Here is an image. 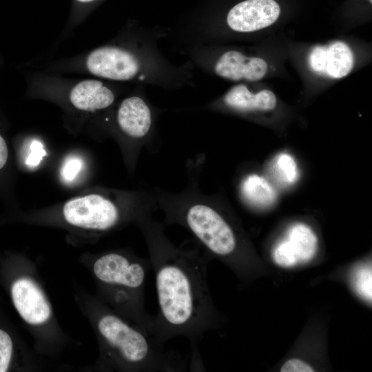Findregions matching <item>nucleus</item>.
<instances>
[{
    "label": "nucleus",
    "instance_id": "f257e3e1",
    "mask_svg": "<svg viewBox=\"0 0 372 372\" xmlns=\"http://www.w3.org/2000/svg\"><path fill=\"white\" fill-rule=\"evenodd\" d=\"M153 210L142 213L136 222L144 236L155 273L158 311L154 316V340L161 346L183 336L190 342L189 369L204 371L199 343L214 327L216 314L206 281V254L199 246L177 247L167 237Z\"/></svg>",
    "mask_w": 372,
    "mask_h": 372
},
{
    "label": "nucleus",
    "instance_id": "f03ea898",
    "mask_svg": "<svg viewBox=\"0 0 372 372\" xmlns=\"http://www.w3.org/2000/svg\"><path fill=\"white\" fill-rule=\"evenodd\" d=\"M100 309L96 325L111 366L145 372L187 371L188 363L182 355L164 350L136 324H129L103 307Z\"/></svg>",
    "mask_w": 372,
    "mask_h": 372
},
{
    "label": "nucleus",
    "instance_id": "7ed1b4c3",
    "mask_svg": "<svg viewBox=\"0 0 372 372\" xmlns=\"http://www.w3.org/2000/svg\"><path fill=\"white\" fill-rule=\"evenodd\" d=\"M151 267L149 259L112 251L97 258L92 270L106 299L153 337L154 316L144 307L145 284Z\"/></svg>",
    "mask_w": 372,
    "mask_h": 372
},
{
    "label": "nucleus",
    "instance_id": "20e7f679",
    "mask_svg": "<svg viewBox=\"0 0 372 372\" xmlns=\"http://www.w3.org/2000/svg\"><path fill=\"white\" fill-rule=\"evenodd\" d=\"M146 209L140 211L123 210L115 201L99 194H90L73 198L63 206V214L70 225L96 231H108L118 225L123 220L138 216Z\"/></svg>",
    "mask_w": 372,
    "mask_h": 372
},
{
    "label": "nucleus",
    "instance_id": "39448f33",
    "mask_svg": "<svg viewBox=\"0 0 372 372\" xmlns=\"http://www.w3.org/2000/svg\"><path fill=\"white\" fill-rule=\"evenodd\" d=\"M318 243L317 236L309 225L293 223L274 246L273 260L285 268L307 263L314 257Z\"/></svg>",
    "mask_w": 372,
    "mask_h": 372
},
{
    "label": "nucleus",
    "instance_id": "423d86ee",
    "mask_svg": "<svg viewBox=\"0 0 372 372\" xmlns=\"http://www.w3.org/2000/svg\"><path fill=\"white\" fill-rule=\"evenodd\" d=\"M92 74L111 80L127 81L139 71V64L130 52L116 47H103L91 52L85 60Z\"/></svg>",
    "mask_w": 372,
    "mask_h": 372
},
{
    "label": "nucleus",
    "instance_id": "0eeeda50",
    "mask_svg": "<svg viewBox=\"0 0 372 372\" xmlns=\"http://www.w3.org/2000/svg\"><path fill=\"white\" fill-rule=\"evenodd\" d=\"M10 291L13 305L25 322L39 325L50 319V304L34 280L27 277L18 278L12 282Z\"/></svg>",
    "mask_w": 372,
    "mask_h": 372
},
{
    "label": "nucleus",
    "instance_id": "6e6552de",
    "mask_svg": "<svg viewBox=\"0 0 372 372\" xmlns=\"http://www.w3.org/2000/svg\"><path fill=\"white\" fill-rule=\"evenodd\" d=\"M280 14V6L275 0H245L229 10L227 22L234 31L250 32L272 25Z\"/></svg>",
    "mask_w": 372,
    "mask_h": 372
},
{
    "label": "nucleus",
    "instance_id": "1a4fd4ad",
    "mask_svg": "<svg viewBox=\"0 0 372 372\" xmlns=\"http://www.w3.org/2000/svg\"><path fill=\"white\" fill-rule=\"evenodd\" d=\"M311 68L333 79L346 76L354 65V56L345 43L337 41L328 45H316L309 56Z\"/></svg>",
    "mask_w": 372,
    "mask_h": 372
},
{
    "label": "nucleus",
    "instance_id": "9d476101",
    "mask_svg": "<svg viewBox=\"0 0 372 372\" xmlns=\"http://www.w3.org/2000/svg\"><path fill=\"white\" fill-rule=\"evenodd\" d=\"M121 130L130 138L142 141L147 137L152 124V114L145 101L138 96L124 99L117 111Z\"/></svg>",
    "mask_w": 372,
    "mask_h": 372
},
{
    "label": "nucleus",
    "instance_id": "9b49d317",
    "mask_svg": "<svg viewBox=\"0 0 372 372\" xmlns=\"http://www.w3.org/2000/svg\"><path fill=\"white\" fill-rule=\"evenodd\" d=\"M267 70V63L262 58L248 57L235 50L222 54L214 68L215 72L221 77L249 81L262 79Z\"/></svg>",
    "mask_w": 372,
    "mask_h": 372
},
{
    "label": "nucleus",
    "instance_id": "f8f14e48",
    "mask_svg": "<svg viewBox=\"0 0 372 372\" xmlns=\"http://www.w3.org/2000/svg\"><path fill=\"white\" fill-rule=\"evenodd\" d=\"M69 99L76 108L94 112L110 106L114 94L101 81L87 79L79 82L71 89Z\"/></svg>",
    "mask_w": 372,
    "mask_h": 372
},
{
    "label": "nucleus",
    "instance_id": "ddd939ff",
    "mask_svg": "<svg viewBox=\"0 0 372 372\" xmlns=\"http://www.w3.org/2000/svg\"><path fill=\"white\" fill-rule=\"evenodd\" d=\"M223 100L230 108L242 112L271 110L277 103L276 96L271 91L263 90L254 94L244 85L232 87Z\"/></svg>",
    "mask_w": 372,
    "mask_h": 372
},
{
    "label": "nucleus",
    "instance_id": "4468645a",
    "mask_svg": "<svg viewBox=\"0 0 372 372\" xmlns=\"http://www.w3.org/2000/svg\"><path fill=\"white\" fill-rule=\"evenodd\" d=\"M243 199L250 205L265 207L272 205L277 194L273 187L265 178L252 174L245 176L240 184Z\"/></svg>",
    "mask_w": 372,
    "mask_h": 372
},
{
    "label": "nucleus",
    "instance_id": "2eb2a0df",
    "mask_svg": "<svg viewBox=\"0 0 372 372\" xmlns=\"http://www.w3.org/2000/svg\"><path fill=\"white\" fill-rule=\"evenodd\" d=\"M270 170L272 176L282 185H291L298 179L297 164L293 156L286 152L280 153L273 158Z\"/></svg>",
    "mask_w": 372,
    "mask_h": 372
},
{
    "label": "nucleus",
    "instance_id": "dca6fc26",
    "mask_svg": "<svg viewBox=\"0 0 372 372\" xmlns=\"http://www.w3.org/2000/svg\"><path fill=\"white\" fill-rule=\"evenodd\" d=\"M352 282L355 291L362 298L371 300L372 298V273L371 265H362L353 272Z\"/></svg>",
    "mask_w": 372,
    "mask_h": 372
},
{
    "label": "nucleus",
    "instance_id": "f3484780",
    "mask_svg": "<svg viewBox=\"0 0 372 372\" xmlns=\"http://www.w3.org/2000/svg\"><path fill=\"white\" fill-rule=\"evenodd\" d=\"M14 353V344L10 334L0 328V372L8 371Z\"/></svg>",
    "mask_w": 372,
    "mask_h": 372
},
{
    "label": "nucleus",
    "instance_id": "a211bd4d",
    "mask_svg": "<svg viewBox=\"0 0 372 372\" xmlns=\"http://www.w3.org/2000/svg\"><path fill=\"white\" fill-rule=\"evenodd\" d=\"M30 147V152L25 160V164L29 167H36L39 165L46 152L42 143L38 141H33Z\"/></svg>",
    "mask_w": 372,
    "mask_h": 372
},
{
    "label": "nucleus",
    "instance_id": "6ab92c4d",
    "mask_svg": "<svg viewBox=\"0 0 372 372\" xmlns=\"http://www.w3.org/2000/svg\"><path fill=\"white\" fill-rule=\"evenodd\" d=\"M82 167L81 160L79 158H70L64 163L61 174L65 180H72L79 174Z\"/></svg>",
    "mask_w": 372,
    "mask_h": 372
},
{
    "label": "nucleus",
    "instance_id": "aec40b11",
    "mask_svg": "<svg viewBox=\"0 0 372 372\" xmlns=\"http://www.w3.org/2000/svg\"><path fill=\"white\" fill-rule=\"evenodd\" d=\"M315 370L306 362L292 358L288 360L281 367V372H313Z\"/></svg>",
    "mask_w": 372,
    "mask_h": 372
},
{
    "label": "nucleus",
    "instance_id": "412c9836",
    "mask_svg": "<svg viewBox=\"0 0 372 372\" xmlns=\"http://www.w3.org/2000/svg\"><path fill=\"white\" fill-rule=\"evenodd\" d=\"M9 149L7 142L0 133V172H3L8 163Z\"/></svg>",
    "mask_w": 372,
    "mask_h": 372
},
{
    "label": "nucleus",
    "instance_id": "4be33fe9",
    "mask_svg": "<svg viewBox=\"0 0 372 372\" xmlns=\"http://www.w3.org/2000/svg\"><path fill=\"white\" fill-rule=\"evenodd\" d=\"M75 1L76 2L81 3H88L94 2V1H97V0H75Z\"/></svg>",
    "mask_w": 372,
    "mask_h": 372
},
{
    "label": "nucleus",
    "instance_id": "5701e85b",
    "mask_svg": "<svg viewBox=\"0 0 372 372\" xmlns=\"http://www.w3.org/2000/svg\"><path fill=\"white\" fill-rule=\"evenodd\" d=\"M369 2H370L371 3H372V0H369Z\"/></svg>",
    "mask_w": 372,
    "mask_h": 372
}]
</instances>
